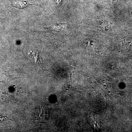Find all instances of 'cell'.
Segmentation results:
<instances>
[{
  "mask_svg": "<svg viewBox=\"0 0 132 132\" xmlns=\"http://www.w3.org/2000/svg\"><path fill=\"white\" fill-rule=\"evenodd\" d=\"M56 2H57V4L58 5H59V3L60 2L61 0H56Z\"/></svg>",
  "mask_w": 132,
  "mask_h": 132,
  "instance_id": "7a4b0ae2",
  "label": "cell"
},
{
  "mask_svg": "<svg viewBox=\"0 0 132 132\" xmlns=\"http://www.w3.org/2000/svg\"><path fill=\"white\" fill-rule=\"evenodd\" d=\"M30 53L34 58L35 59V62L36 63H38L40 65H41L43 63V60L39 54L36 55L34 53L31 52H30Z\"/></svg>",
  "mask_w": 132,
  "mask_h": 132,
  "instance_id": "6da1fadb",
  "label": "cell"
}]
</instances>
